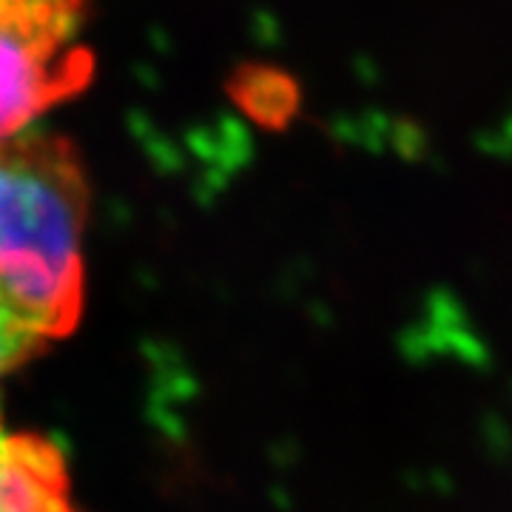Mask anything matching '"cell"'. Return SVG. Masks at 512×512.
Masks as SVG:
<instances>
[{"instance_id": "cell-1", "label": "cell", "mask_w": 512, "mask_h": 512, "mask_svg": "<svg viewBox=\"0 0 512 512\" xmlns=\"http://www.w3.org/2000/svg\"><path fill=\"white\" fill-rule=\"evenodd\" d=\"M86 214L66 137L29 128L0 143V379L77 325Z\"/></svg>"}, {"instance_id": "cell-2", "label": "cell", "mask_w": 512, "mask_h": 512, "mask_svg": "<svg viewBox=\"0 0 512 512\" xmlns=\"http://www.w3.org/2000/svg\"><path fill=\"white\" fill-rule=\"evenodd\" d=\"M92 0H0V143L86 89Z\"/></svg>"}, {"instance_id": "cell-3", "label": "cell", "mask_w": 512, "mask_h": 512, "mask_svg": "<svg viewBox=\"0 0 512 512\" xmlns=\"http://www.w3.org/2000/svg\"><path fill=\"white\" fill-rule=\"evenodd\" d=\"M0 512H80L72 478L52 441L0 424Z\"/></svg>"}]
</instances>
